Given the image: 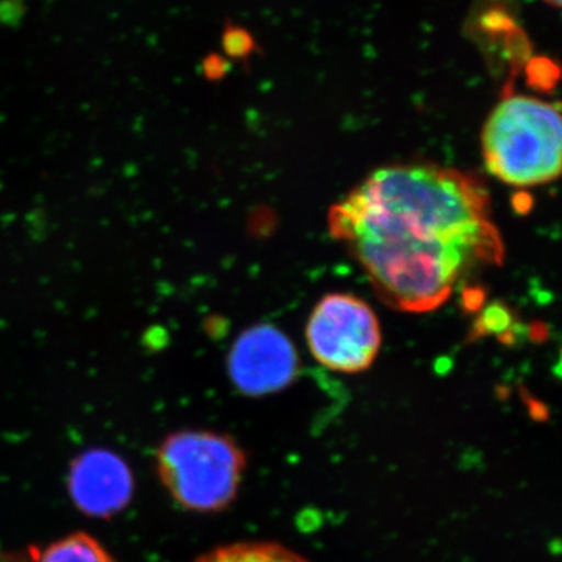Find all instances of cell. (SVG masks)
Wrapping results in <instances>:
<instances>
[{"mask_svg": "<svg viewBox=\"0 0 562 562\" xmlns=\"http://www.w3.org/2000/svg\"><path fill=\"white\" fill-rule=\"evenodd\" d=\"M560 106L530 95L503 99L483 128L484 166L514 188H532L561 173Z\"/></svg>", "mask_w": 562, "mask_h": 562, "instance_id": "2", "label": "cell"}, {"mask_svg": "<svg viewBox=\"0 0 562 562\" xmlns=\"http://www.w3.org/2000/svg\"><path fill=\"white\" fill-rule=\"evenodd\" d=\"M546 2H549L550 5H553V7H560L561 5V0H546Z\"/></svg>", "mask_w": 562, "mask_h": 562, "instance_id": "9", "label": "cell"}, {"mask_svg": "<svg viewBox=\"0 0 562 562\" xmlns=\"http://www.w3.org/2000/svg\"><path fill=\"white\" fill-rule=\"evenodd\" d=\"M306 342L313 357L330 371H366L382 347L379 317L355 295H325L306 324Z\"/></svg>", "mask_w": 562, "mask_h": 562, "instance_id": "4", "label": "cell"}, {"mask_svg": "<svg viewBox=\"0 0 562 562\" xmlns=\"http://www.w3.org/2000/svg\"><path fill=\"white\" fill-rule=\"evenodd\" d=\"M328 231L391 308L428 313L505 257L479 179L438 165L372 172L328 213Z\"/></svg>", "mask_w": 562, "mask_h": 562, "instance_id": "1", "label": "cell"}, {"mask_svg": "<svg viewBox=\"0 0 562 562\" xmlns=\"http://www.w3.org/2000/svg\"><path fill=\"white\" fill-rule=\"evenodd\" d=\"M157 469L166 490L184 509L216 513L235 501L246 457L228 436L184 430L161 442Z\"/></svg>", "mask_w": 562, "mask_h": 562, "instance_id": "3", "label": "cell"}, {"mask_svg": "<svg viewBox=\"0 0 562 562\" xmlns=\"http://www.w3.org/2000/svg\"><path fill=\"white\" fill-rule=\"evenodd\" d=\"M70 498L91 517H113L127 508L135 482L127 462L110 450H88L70 465Z\"/></svg>", "mask_w": 562, "mask_h": 562, "instance_id": "6", "label": "cell"}, {"mask_svg": "<svg viewBox=\"0 0 562 562\" xmlns=\"http://www.w3.org/2000/svg\"><path fill=\"white\" fill-rule=\"evenodd\" d=\"M198 562H308L301 554L273 542H241L203 554Z\"/></svg>", "mask_w": 562, "mask_h": 562, "instance_id": "8", "label": "cell"}, {"mask_svg": "<svg viewBox=\"0 0 562 562\" xmlns=\"http://www.w3.org/2000/svg\"><path fill=\"white\" fill-rule=\"evenodd\" d=\"M33 562H116L98 539L87 532H74L52 542Z\"/></svg>", "mask_w": 562, "mask_h": 562, "instance_id": "7", "label": "cell"}, {"mask_svg": "<svg viewBox=\"0 0 562 562\" xmlns=\"http://www.w3.org/2000/svg\"><path fill=\"white\" fill-rule=\"evenodd\" d=\"M231 380L251 397L284 390L299 375V355L280 328L269 324L247 328L233 344L227 358Z\"/></svg>", "mask_w": 562, "mask_h": 562, "instance_id": "5", "label": "cell"}]
</instances>
